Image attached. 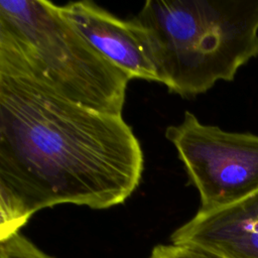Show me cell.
<instances>
[{"instance_id":"cell-1","label":"cell","mask_w":258,"mask_h":258,"mask_svg":"<svg viewBox=\"0 0 258 258\" xmlns=\"http://www.w3.org/2000/svg\"><path fill=\"white\" fill-rule=\"evenodd\" d=\"M143 167L140 142L122 115L0 74V187L20 201L29 219L60 204L94 210L123 204Z\"/></svg>"},{"instance_id":"cell-2","label":"cell","mask_w":258,"mask_h":258,"mask_svg":"<svg viewBox=\"0 0 258 258\" xmlns=\"http://www.w3.org/2000/svg\"><path fill=\"white\" fill-rule=\"evenodd\" d=\"M134 20L149 37L160 83L182 98L233 81L258 56V0H148Z\"/></svg>"},{"instance_id":"cell-3","label":"cell","mask_w":258,"mask_h":258,"mask_svg":"<svg viewBox=\"0 0 258 258\" xmlns=\"http://www.w3.org/2000/svg\"><path fill=\"white\" fill-rule=\"evenodd\" d=\"M0 74L115 115H122L130 81L45 0L0 1Z\"/></svg>"},{"instance_id":"cell-4","label":"cell","mask_w":258,"mask_h":258,"mask_svg":"<svg viewBox=\"0 0 258 258\" xmlns=\"http://www.w3.org/2000/svg\"><path fill=\"white\" fill-rule=\"evenodd\" d=\"M165 137L200 194V210L231 205L258 191V135L206 125L185 111L179 124L166 128Z\"/></svg>"},{"instance_id":"cell-5","label":"cell","mask_w":258,"mask_h":258,"mask_svg":"<svg viewBox=\"0 0 258 258\" xmlns=\"http://www.w3.org/2000/svg\"><path fill=\"white\" fill-rule=\"evenodd\" d=\"M57 7L88 42L130 80L160 83L149 37L134 18H118L92 1Z\"/></svg>"},{"instance_id":"cell-6","label":"cell","mask_w":258,"mask_h":258,"mask_svg":"<svg viewBox=\"0 0 258 258\" xmlns=\"http://www.w3.org/2000/svg\"><path fill=\"white\" fill-rule=\"evenodd\" d=\"M170 241L222 258H258V191L231 205L199 210Z\"/></svg>"},{"instance_id":"cell-7","label":"cell","mask_w":258,"mask_h":258,"mask_svg":"<svg viewBox=\"0 0 258 258\" xmlns=\"http://www.w3.org/2000/svg\"><path fill=\"white\" fill-rule=\"evenodd\" d=\"M0 258H52L19 232L0 240Z\"/></svg>"},{"instance_id":"cell-8","label":"cell","mask_w":258,"mask_h":258,"mask_svg":"<svg viewBox=\"0 0 258 258\" xmlns=\"http://www.w3.org/2000/svg\"><path fill=\"white\" fill-rule=\"evenodd\" d=\"M149 258H222L208 251L187 246L157 245L153 248Z\"/></svg>"}]
</instances>
